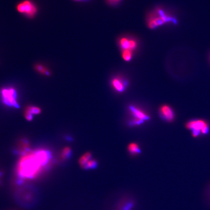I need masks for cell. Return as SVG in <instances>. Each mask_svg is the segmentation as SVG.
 <instances>
[{
    "instance_id": "2",
    "label": "cell",
    "mask_w": 210,
    "mask_h": 210,
    "mask_svg": "<svg viewBox=\"0 0 210 210\" xmlns=\"http://www.w3.org/2000/svg\"><path fill=\"white\" fill-rule=\"evenodd\" d=\"M187 130L190 131L194 138L205 136L210 132V124L206 120L202 118L191 119L187 121L185 124Z\"/></svg>"
},
{
    "instance_id": "9",
    "label": "cell",
    "mask_w": 210,
    "mask_h": 210,
    "mask_svg": "<svg viewBox=\"0 0 210 210\" xmlns=\"http://www.w3.org/2000/svg\"><path fill=\"white\" fill-rule=\"evenodd\" d=\"M129 109L134 118L142 120L144 121L148 120L150 118V117L147 114H146L142 110L140 109L138 107H135L134 106H129Z\"/></svg>"
},
{
    "instance_id": "23",
    "label": "cell",
    "mask_w": 210,
    "mask_h": 210,
    "mask_svg": "<svg viewBox=\"0 0 210 210\" xmlns=\"http://www.w3.org/2000/svg\"><path fill=\"white\" fill-rule=\"evenodd\" d=\"M115 1V2H118V1H121V0H114Z\"/></svg>"
},
{
    "instance_id": "18",
    "label": "cell",
    "mask_w": 210,
    "mask_h": 210,
    "mask_svg": "<svg viewBox=\"0 0 210 210\" xmlns=\"http://www.w3.org/2000/svg\"><path fill=\"white\" fill-rule=\"evenodd\" d=\"M144 122V121L142 120L138 119L136 118H134L133 119L131 120L129 122V124L130 126H137V125H140L142 124Z\"/></svg>"
},
{
    "instance_id": "8",
    "label": "cell",
    "mask_w": 210,
    "mask_h": 210,
    "mask_svg": "<svg viewBox=\"0 0 210 210\" xmlns=\"http://www.w3.org/2000/svg\"><path fill=\"white\" fill-rule=\"evenodd\" d=\"M111 85L113 89L119 92H123L127 86V82L124 78L116 77L112 78L111 81Z\"/></svg>"
},
{
    "instance_id": "1",
    "label": "cell",
    "mask_w": 210,
    "mask_h": 210,
    "mask_svg": "<svg viewBox=\"0 0 210 210\" xmlns=\"http://www.w3.org/2000/svg\"><path fill=\"white\" fill-rule=\"evenodd\" d=\"M52 157L50 151L45 149L31 151L22 156L16 168L18 181L23 183L37 177L50 163Z\"/></svg>"
},
{
    "instance_id": "16",
    "label": "cell",
    "mask_w": 210,
    "mask_h": 210,
    "mask_svg": "<svg viewBox=\"0 0 210 210\" xmlns=\"http://www.w3.org/2000/svg\"><path fill=\"white\" fill-rule=\"evenodd\" d=\"M98 163L95 159H91L85 165L83 168L88 170V169H94L97 167Z\"/></svg>"
},
{
    "instance_id": "5",
    "label": "cell",
    "mask_w": 210,
    "mask_h": 210,
    "mask_svg": "<svg viewBox=\"0 0 210 210\" xmlns=\"http://www.w3.org/2000/svg\"><path fill=\"white\" fill-rule=\"evenodd\" d=\"M17 9L19 12L30 18L34 17L37 12V8L35 3L29 0L21 2L17 5Z\"/></svg>"
},
{
    "instance_id": "4",
    "label": "cell",
    "mask_w": 210,
    "mask_h": 210,
    "mask_svg": "<svg viewBox=\"0 0 210 210\" xmlns=\"http://www.w3.org/2000/svg\"><path fill=\"white\" fill-rule=\"evenodd\" d=\"M1 97L4 104L9 107L18 108L17 92L13 87H5L1 90Z\"/></svg>"
},
{
    "instance_id": "13",
    "label": "cell",
    "mask_w": 210,
    "mask_h": 210,
    "mask_svg": "<svg viewBox=\"0 0 210 210\" xmlns=\"http://www.w3.org/2000/svg\"><path fill=\"white\" fill-rule=\"evenodd\" d=\"M92 154L90 152H87L86 153L84 154V155H82L79 159V163L80 166H81V167L83 168L84 166L88 162V161L92 159Z\"/></svg>"
},
{
    "instance_id": "12",
    "label": "cell",
    "mask_w": 210,
    "mask_h": 210,
    "mask_svg": "<svg viewBox=\"0 0 210 210\" xmlns=\"http://www.w3.org/2000/svg\"><path fill=\"white\" fill-rule=\"evenodd\" d=\"M134 201L132 199H123L118 203L117 210H132L133 209Z\"/></svg>"
},
{
    "instance_id": "3",
    "label": "cell",
    "mask_w": 210,
    "mask_h": 210,
    "mask_svg": "<svg viewBox=\"0 0 210 210\" xmlns=\"http://www.w3.org/2000/svg\"><path fill=\"white\" fill-rule=\"evenodd\" d=\"M169 23H176V21L173 17L165 12L163 9L158 8L149 17L147 25L149 28L154 29Z\"/></svg>"
},
{
    "instance_id": "20",
    "label": "cell",
    "mask_w": 210,
    "mask_h": 210,
    "mask_svg": "<svg viewBox=\"0 0 210 210\" xmlns=\"http://www.w3.org/2000/svg\"><path fill=\"white\" fill-rule=\"evenodd\" d=\"M206 197H207L208 201L210 204V184L207 187V190H206Z\"/></svg>"
},
{
    "instance_id": "10",
    "label": "cell",
    "mask_w": 210,
    "mask_h": 210,
    "mask_svg": "<svg viewBox=\"0 0 210 210\" xmlns=\"http://www.w3.org/2000/svg\"><path fill=\"white\" fill-rule=\"evenodd\" d=\"M16 151L21 156L26 155L31 151L30 144L27 140L23 139L21 140Z\"/></svg>"
},
{
    "instance_id": "6",
    "label": "cell",
    "mask_w": 210,
    "mask_h": 210,
    "mask_svg": "<svg viewBox=\"0 0 210 210\" xmlns=\"http://www.w3.org/2000/svg\"><path fill=\"white\" fill-rule=\"evenodd\" d=\"M159 114L160 117L168 122H172L176 118L175 111L170 106L168 105H163L160 107Z\"/></svg>"
},
{
    "instance_id": "21",
    "label": "cell",
    "mask_w": 210,
    "mask_h": 210,
    "mask_svg": "<svg viewBox=\"0 0 210 210\" xmlns=\"http://www.w3.org/2000/svg\"><path fill=\"white\" fill-rule=\"evenodd\" d=\"M108 1H109V2H115V1H114V0H108Z\"/></svg>"
},
{
    "instance_id": "22",
    "label": "cell",
    "mask_w": 210,
    "mask_h": 210,
    "mask_svg": "<svg viewBox=\"0 0 210 210\" xmlns=\"http://www.w3.org/2000/svg\"><path fill=\"white\" fill-rule=\"evenodd\" d=\"M75 1H85V0H75Z\"/></svg>"
},
{
    "instance_id": "14",
    "label": "cell",
    "mask_w": 210,
    "mask_h": 210,
    "mask_svg": "<svg viewBox=\"0 0 210 210\" xmlns=\"http://www.w3.org/2000/svg\"><path fill=\"white\" fill-rule=\"evenodd\" d=\"M128 150L132 155H137L141 152L139 146L136 143H131L128 146Z\"/></svg>"
},
{
    "instance_id": "17",
    "label": "cell",
    "mask_w": 210,
    "mask_h": 210,
    "mask_svg": "<svg viewBox=\"0 0 210 210\" xmlns=\"http://www.w3.org/2000/svg\"><path fill=\"white\" fill-rule=\"evenodd\" d=\"M72 152L70 147H65L62 150V155H61L62 159H68L70 158V157L72 155Z\"/></svg>"
},
{
    "instance_id": "19",
    "label": "cell",
    "mask_w": 210,
    "mask_h": 210,
    "mask_svg": "<svg viewBox=\"0 0 210 210\" xmlns=\"http://www.w3.org/2000/svg\"><path fill=\"white\" fill-rule=\"evenodd\" d=\"M36 70H37V71H38L40 73L45 75H49V74H50L49 71H47V70L44 67L40 65H38L37 66V67H36Z\"/></svg>"
},
{
    "instance_id": "15",
    "label": "cell",
    "mask_w": 210,
    "mask_h": 210,
    "mask_svg": "<svg viewBox=\"0 0 210 210\" xmlns=\"http://www.w3.org/2000/svg\"><path fill=\"white\" fill-rule=\"evenodd\" d=\"M133 51L129 50H123L122 52V56L126 62H129L132 58Z\"/></svg>"
},
{
    "instance_id": "11",
    "label": "cell",
    "mask_w": 210,
    "mask_h": 210,
    "mask_svg": "<svg viewBox=\"0 0 210 210\" xmlns=\"http://www.w3.org/2000/svg\"><path fill=\"white\" fill-rule=\"evenodd\" d=\"M41 112L40 108L36 106H28L25 111V116L28 121L32 120L33 115L38 114Z\"/></svg>"
},
{
    "instance_id": "7",
    "label": "cell",
    "mask_w": 210,
    "mask_h": 210,
    "mask_svg": "<svg viewBox=\"0 0 210 210\" xmlns=\"http://www.w3.org/2000/svg\"><path fill=\"white\" fill-rule=\"evenodd\" d=\"M119 44L122 50H129L133 51L137 47V42L136 40L127 37H123L120 40Z\"/></svg>"
}]
</instances>
